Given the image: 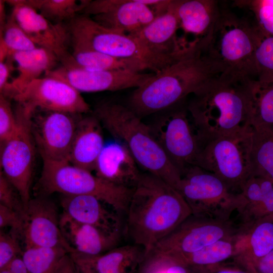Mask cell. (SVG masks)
I'll list each match as a JSON object with an SVG mask.
<instances>
[{
	"label": "cell",
	"instance_id": "cell-1",
	"mask_svg": "<svg viewBox=\"0 0 273 273\" xmlns=\"http://www.w3.org/2000/svg\"><path fill=\"white\" fill-rule=\"evenodd\" d=\"M208 43L200 42L182 49L170 64L134 90L127 106L141 118L158 114L185 102L220 76L223 69Z\"/></svg>",
	"mask_w": 273,
	"mask_h": 273
},
{
	"label": "cell",
	"instance_id": "cell-2",
	"mask_svg": "<svg viewBox=\"0 0 273 273\" xmlns=\"http://www.w3.org/2000/svg\"><path fill=\"white\" fill-rule=\"evenodd\" d=\"M256 81L222 73L186 100L202 146L221 136L250 127Z\"/></svg>",
	"mask_w": 273,
	"mask_h": 273
},
{
	"label": "cell",
	"instance_id": "cell-3",
	"mask_svg": "<svg viewBox=\"0 0 273 273\" xmlns=\"http://www.w3.org/2000/svg\"><path fill=\"white\" fill-rule=\"evenodd\" d=\"M123 235L146 256L159 241L192 215L180 193L158 177L142 173L126 212Z\"/></svg>",
	"mask_w": 273,
	"mask_h": 273
},
{
	"label": "cell",
	"instance_id": "cell-4",
	"mask_svg": "<svg viewBox=\"0 0 273 273\" xmlns=\"http://www.w3.org/2000/svg\"><path fill=\"white\" fill-rule=\"evenodd\" d=\"M93 113L115 140L127 147L140 167L177 190L180 173L141 117L127 105L111 100L100 102Z\"/></svg>",
	"mask_w": 273,
	"mask_h": 273
},
{
	"label": "cell",
	"instance_id": "cell-5",
	"mask_svg": "<svg viewBox=\"0 0 273 273\" xmlns=\"http://www.w3.org/2000/svg\"><path fill=\"white\" fill-rule=\"evenodd\" d=\"M262 34L255 23L220 6L208 47L223 73L256 81L254 55Z\"/></svg>",
	"mask_w": 273,
	"mask_h": 273
},
{
	"label": "cell",
	"instance_id": "cell-6",
	"mask_svg": "<svg viewBox=\"0 0 273 273\" xmlns=\"http://www.w3.org/2000/svg\"><path fill=\"white\" fill-rule=\"evenodd\" d=\"M37 196L54 193L95 197L120 214H125L134 189L107 181L70 163L43 161Z\"/></svg>",
	"mask_w": 273,
	"mask_h": 273
},
{
	"label": "cell",
	"instance_id": "cell-7",
	"mask_svg": "<svg viewBox=\"0 0 273 273\" xmlns=\"http://www.w3.org/2000/svg\"><path fill=\"white\" fill-rule=\"evenodd\" d=\"M67 25L70 43L114 58L139 61L154 73L170 64L178 55L163 56L156 54L133 37L105 27L85 14L78 15Z\"/></svg>",
	"mask_w": 273,
	"mask_h": 273
},
{
	"label": "cell",
	"instance_id": "cell-8",
	"mask_svg": "<svg viewBox=\"0 0 273 273\" xmlns=\"http://www.w3.org/2000/svg\"><path fill=\"white\" fill-rule=\"evenodd\" d=\"M251 132L252 126L204 144L196 166L215 174L231 190L240 193L251 176Z\"/></svg>",
	"mask_w": 273,
	"mask_h": 273
},
{
	"label": "cell",
	"instance_id": "cell-9",
	"mask_svg": "<svg viewBox=\"0 0 273 273\" xmlns=\"http://www.w3.org/2000/svg\"><path fill=\"white\" fill-rule=\"evenodd\" d=\"M158 114L156 120L148 125L181 176L186 170L196 165L202 145L198 132L186 101Z\"/></svg>",
	"mask_w": 273,
	"mask_h": 273
},
{
	"label": "cell",
	"instance_id": "cell-10",
	"mask_svg": "<svg viewBox=\"0 0 273 273\" xmlns=\"http://www.w3.org/2000/svg\"><path fill=\"white\" fill-rule=\"evenodd\" d=\"M177 190L192 214L198 217L230 220L239 204V193L231 190L215 174L197 166L183 173Z\"/></svg>",
	"mask_w": 273,
	"mask_h": 273
},
{
	"label": "cell",
	"instance_id": "cell-11",
	"mask_svg": "<svg viewBox=\"0 0 273 273\" xmlns=\"http://www.w3.org/2000/svg\"><path fill=\"white\" fill-rule=\"evenodd\" d=\"M14 112L17 127L12 136L1 147V167L18 191L26 209L31 199L36 149L31 130L32 112L19 103Z\"/></svg>",
	"mask_w": 273,
	"mask_h": 273
},
{
	"label": "cell",
	"instance_id": "cell-12",
	"mask_svg": "<svg viewBox=\"0 0 273 273\" xmlns=\"http://www.w3.org/2000/svg\"><path fill=\"white\" fill-rule=\"evenodd\" d=\"M238 233L231 220L190 215L159 241L146 257L171 256L193 253Z\"/></svg>",
	"mask_w": 273,
	"mask_h": 273
},
{
	"label": "cell",
	"instance_id": "cell-13",
	"mask_svg": "<svg viewBox=\"0 0 273 273\" xmlns=\"http://www.w3.org/2000/svg\"><path fill=\"white\" fill-rule=\"evenodd\" d=\"M170 1H89L83 14L101 25L113 30L133 35L143 29L168 7Z\"/></svg>",
	"mask_w": 273,
	"mask_h": 273
},
{
	"label": "cell",
	"instance_id": "cell-14",
	"mask_svg": "<svg viewBox=\"0 0 273 273\" xmlns=\"http://www.w3.org/2000/svg\"><path fill=\"white\" fill-rule=\"evenodd\" d=\"M82 114L36 110L31 118V130L36 149L42 161L69 163L76 128Z\"/></svg>",
	"mask_w": 273,
	"mask_h": 273
},
{
	"label": "cell",
	"instance_id": "cell-15",
	"mask_svg": "<svg viewBox=\"0 0 273 273\" xmlns=\"http://www.w3.org/2000/svg\"><path fill=\"white\" fill-rule=\"evenodd\" d=\"M12 99L32 112L41 110L82 114L90 110L79 92L50 76L34 80Z\"/></svg>",
	"mask_w": 273,
	"mask_h": 273
},
{
	"label": "cell",
	"instance_id": "cell-16",
	"mask_svg": "<svg viewBox=\"0 0 273 273\" xmlns=\"http://www.w3.org/2000/svg\"><path fill=\"white\" fill-rule=\"evenodd\" d=\"M47 197L31 199L25 209L21 235L25 248L62 247L73 253L60 230L57 207Z\"/></svg>",
	"mask_w": 273,
	"mask_h": 273
},
{
	"label": "cell",
	"instance_id": "cell-17",
	"mask_svg": "<svg viewBox=\"0 0 273 273\" xmlns=\"http://www.w3.org/2000/svg\"><path fill=\"white\" fill-rule=\"evenodd\" d=\"M6 3L12 7L11 14L38 47L53 52L60 62L70 55L68 47L71 38L67 24L51 22L22 0L6 1Z\"/></svg>",
	"mask_w": 273,
	"mask_h": 273
},
{
	"label": "cell",
	"instance_id": "cell-18",
	"mask_svg": "<svg viewBox=\"0 0 273 273\" xmlns=\"http://www.w3.org/2000/svg\"><path fill=\"white\" fill-rule=\"evenodd\" d=\"M152 73L126 70L90 71L75 66H62L47 72L80 93L117 91L141 86Z\"/></svg>",
	"mask_w": 273,
	"mask_h": 273
},
{
	"label": "cell",
	"instance_id": "cell-19",
	"mask_svg": "<svg viewBox=\"0 0 273 273\" xmlns=\"http://www.w3.org/2000/svg\"><path fill=\"white\" fill-rule=\"evenodd\" d=\"M59 225L74 252L89 256L100 255L118 246L123 234L77 222L63 213L60 217Z\"/></svg>",
	"mask_w": 273,
	"mask_h": 273
},
{
	"label": "cell",
	"instance_id": "cell-20",
	"mask_svg": "<svg viewBox=\"0 0 273 273\" xmlns=\"http://www.w3.org/2000/svg\"><path fill=\"white\" fill-rule=\"evenodd\" d=\"M94 170L97 176L130 189L135 187L142 174L127 147L115 140L105 144Z\"/></svg>",
	"mask_w": 273,
	"mask_h": 273
},
{
	"label": "cell",
	"instance_id": "cell-21",
	"mask_svg": "<svg viewBox=\"0 0 273 273\" xmlns=\"http://www.w3.org/2000/svg\"><path fill=\"white\" fill-rule=\"evenodd\" d=\"M60 203L63 213L77 222L108 232L123 233L121 214L107 208L106 203L95 197L62 194Z\"/></svg>",
	"mask_w": 273,
	"mask_h": 273
},
{
	"label": "cell",
	"instance_id": "cell-22",
	"mask_svg": "<svg viewBox=\"0 0 273 273\" xmlns=\"http://www.w3.org/2000/svg\"><path fill=\"white\" fill-rule=\"evenodd\" d=\"M176 1H171L167 8L159 14L139 33L130 35L152 52L172 56L181 49L177 31L179 23L176 13Z\"/></svg>",
	"mask_w": 273,
	"mask_h": 273
},
{
	"label": "cell",
	"instance_id": "cell-23",
	"mask_svg": "<svg viewBox=\"0 0 273 273\" xmlns=\"http://www.w3.org/2000/svg\"><path fill=\"white\" fill-rule=\"evenodd\" d=\"M220 5L212 0H177L179 28L195 36L196 42L209 39L217 19Z\"/></svg>",
	"mask_w": 273,
	"mask_h": 273
},
{
	"label": "cell",
	"instance_id": "cell-24",
	"mask_svg": "<svg viewBox=\"0 0 273 273\" xmlns=\"http://www.w3.org/2000/svg\"><path fill=\"white\" fill-rule=\"evenodd\" d=\"M102 125L93 113L78 121L69 156V163L90 172L95 170L105 143Z\"/></svg>",
	"mask_w": 273,
	"mask_h": 273
},
{
	"label": "cell",
	"instance_id": "cell-25",
	"mask_svg": "<svg viewBox=\"0 0 273 273\" xmlns=\"http://www.w3.org/2000/svg\"><path fill=\"white\" fill-rule=\"evenodd\" d=\"M11 57L17 65L18 75L1 94L11 100L41 74L54 69L60 62L53 52L41 47L15 53Z\"/></svg>",
	"mask_w": 273,
	"mask_h": 273
},
{
	"label": "cell",
	"instance_id": "cell-26",
	"mask_svg": "<svg viewBox=\"0 0 273 273\" xmlns=\"http://www.w3.org/2000/svg\"><path fill=\"white\" fill-rule=\"evenodd\" d=\"M237 248V254L232 259L248 269L269 253L273 250V217L261 220L239 231Z\"/></svg>",
	"mask_w": 273,
	"mask_h": 273
},
{
	"label": "cell",
	"instance_id": "cell-27",
	"mask_svg": "<svg viewBox=\"0 0 273 273\" xmlns=\"http://www.w3.org/2000/svg\"><path fill=\"white\" fill-rule=\"evenodd\" d=\"M74 253L98 273H138L146 256L143 246L132 243L117 246L98 256Z\"/></svg>",
	"mask_w": 273,
	"mask_h": 273
},
{
	"label": "cell",
	"instance_id": "cell-28",
	"mask_svg": "<svg viewBox=\"0 0 273 273\" xmlns=\"http://www.w3.org/2000/svg\"><path fill=\"white\" fill-rule=\"evenodd\" d=\"M237 251L236 234L220 239L192 253L150 257L164 259L171 262L191 268L208 266L224 262L234 258Z\"/></svg>",
	"mask_w": 273,
	"mask_h": 273
},
{
	"label": "cell",
	"instance_id": "cell-29",
	"mask_svg": "<svg viewBox=\"0 0 273 273\" xmlns=\"http://www.w3.org/2000/svg\"><path fill=\"white\" fill-rule=\"evenodd\" d=\"M71 45L73 62L68 66L90 71L126 70L142 72L149 70L146 65L139 61L114 58L77 44Z\"/></svg>",
	"mask_w": 273,
	"mask_h": 273
},
{
	"label": "cell",
	"instance_id": "cell-30",
	"mask_svg": "<svg viewBox=\"0 0 273 273\" xmlns=\"http://www.w3.org/2000/svg\"><path fill=\"white\" fill-rule=\"evenodd\" d=\"M250 176L273 181V127L252 126Z\"/></svg>",
	"mask_w": 273,
	"mask_h": 273
},
{
	"label": "cell",
	"instance_id": "cell-31",
	"mask_svg": "<svg viewBox=\"0 0 273 273\" xmlns=\"http://www.w3.org/2000/svg\"><path fill=\"white\" fill-rule=\"evenodd\" d=\"M37 10L52 23L58 24L70 21L82 13L89 1L75 0H22Z\"/></svg>",
	"mask_w": 273,
	"mask_h": 273
},
{
	"label": "cell",
	"instance_id": "cell-32",
	"mask_svg": "<svg viewBox=\"0 0 273 273\" xmlns=\"http://www.w3.org/2000/svg\"><path fill=\"white\" fill-rule=\"evenodd\" d=\"M68 252L62 247L25 248L21 257L28 273H55L61 259Z\"/></svg>",
	"mask_w": 273,
	"mask_h": 273
},
{
	"label": "cell",
	"instance_id": "cell-33",
	"mask_svg": "<svg viewBox=\"0 0 273 273\" xmlns=\"http://www.w3.org/2000/svg\"><path fill=\"white\" fill-rule=\"evenodd\" d=\"M251 125L253 127H273V82L261 84L255 82Z\"/></svg>",
	"mask_w": 273,
	"mask_h": 273
},
{
	"label": "cell",
	"instance_id": "cell-34",
	"mask_svg": "<svg viewBox=\"0 0 273 273\" xmlns=\"http://www.w3.org/2000/svg\"><path fill=\"white\" fill-rule=\"evenodd\" d=\"M37 47L11 14L5 25L0 28V50L7 53L9 57L15 53Z\"/></svg>",
	"mask_w": 273,
	"mask_h": 273
},
{
	"label": "cell",
	"instance_id": "cell-35",
	"mask_svg": "<svg viewBox=\"0 0 273 273\" xmlns=\"http://www.w3.org/2000/svg\"><path fill=\"white\" fill-rule=\"evenodd\" d=\"M254 65L258 83L273 82V36L262 33L255 50Z\"/></svg>",
	"mask_w": 273,
	"mask_h": 273
},
{
	"label": "cell",
	"instance_id": "cell-36",
	"mask_svg": "<svg viewBox=\"0 0 273 273\" xmlns=\"http://www.w3.org/2000/svg\"><path fill=\"white\" fill-rule=\"evenodd\" d=\"M246 1L253 12L256 25L266 35L273 36V0Z\"/></svg>",
	"mask_w": 273,
	"mask_h": 273
},
{
	"label": "cell",
	"instance_id": "cell-37",
	"mask_svg": "<svg viewBox=\"0 0 273 273\" xmlns=\"http://www.w3.org/2000/svg\"><path fill=\"white\" fill-rule=\"evenodd\" d=\"M9 98L0 95L1 147L12 136L17 127V121Z\"/></svg>",
	"mask_w": 273,
	"mask_h": 273
},
{
	"label": "cell",
	"instance_id": "cell-38",
	"mask_svg": "<svg viewBox=\"0 0 273 273\" xmlns=\"http://www.w3.org/2000/svg\"><path fill=\"white\" fill-rule=\"evenodd\" d=\"M21 238L16 232L11 230L6 233L0 231V269L6 267L16 258L22 256L23 251L19 244Z\"/></svg>",
	"mask_w": 273,
	"mask_h": 273
},
{
	"label": "cell",
	"instance_id": "cell-39",
	"mask_svg": "<svg viewBox=\"0 0 273 273\" xmlns=\"http://www.w3.org/2000/svg\"><path fill=\"white\" fill-rule=\"evenodd\" d=\"M0 204L24 217L25 208L20 195L2 171L0 173Z\"/></svg>",
	"mask_w": 273,
	"mask_h": 273
},
{
	"label": "cell",
	"instance_id": "cell-40",
	"mask_svg": "<svg viewBox=\"0 0 273 273\" xmlns=\"http://www.w3.org/2000/svg\"><path fill=\"white\" fill-rule=\"evenodd\" d=\"M194 273H255L237 263L226 261L202 267L189 268Z\"/></svg>",
	"mask_w": 273,
	"mask_h": 273
},
{
	"label": "cell",
	"instance_id": "cell-41",
	"mask_svg": "<svg viewBox=\"0 0 273 273\" xmlns=\"http://www.w3.org/2000/svg\"><path fill=\"white\" fill-rule=\"evenodd\" d=\"M23 217L17 212L0 204V228L10 227L21 237Z\"/></svg>",
	"mask_w": 273,
	"mask_h": 273
},
{
	"label": "cell",
	"instance_id": "cell-42",
	"mask_svg": "<svg viewBox=\"0 0 273 273\" xmlns=\"http://www.w3.org/2000/svg\"><path fill=\"white\" fill-rule=\"evenodd\" d=\"M249 269L255 273H273V250L256 261Z\"/></svg>",
	"mask_w": 273,
	"mask_h": 273
},
{
	"label": "cell",
	"instance_id": "cell-43",
	"mask_svg": "<svg viewBox=\"0 0 273 273\" xmlns=\"http://www.w3.org/2000/svg\"><path fill=\"white\" fill-rule=\"evenodd\" d=\"M13 61L11 57L7 58V61L0 62V93H2L10 82L9 78L12 70Z\"/></svg>",
	"mask_w": 273,
	"mask_h": 273
},
{
	"label": "cell",
	"instance_id": "cell-44",
	"mask_svg": "<svg viewBox=\"0 0 273 273\" xmlns=\"http://www.w3.org/2000/svg\"><path fill=\"white\" fill-rule=\"evenodd\" d=\"M55 273H77V266L69 253L60 260Z\"/></svg>",
	"mask_w": 273,
	"mask_h": 273
},
{
	"label": "cell",
	"instance_id": "cell-45",
	"mask_svg": "<svg viewBox=\"0 0 273 273\" xmlns=\"http://www.w3.org/2000/svg\"><path fill=\"white\" fill-rule=\"evenodd\" d=\"M80 273H98L88 263L83 260L73 253H69Z\"/></svg>",
	"mask_w": 273,
	"mask_h": 273
},
{
	"label": "cell",
	"instance_id": "cell-46",
	"mask_svg": "<svg viewBox=\"0 0 273 273\" xmlns=\"http://www.w3.org/2000/svg\"><path fill=\"white\" fill-rule=\"evenodd\" d=\"M5 3L6 1H0V28L3 27L7 20L5 12Z\"/></svg>",
	"mask_w": 273,
	"mask_h": 273
},
{
	"label": "cell",
	"instance_id": "cell-47",
	"mask_svg": "<svg viewBox=\"0 0 273 273\" xmlns=\"http://www.w3.org/2000/svg\"><path fill=\"white\" fill-rule=\"evenodd\" d=\"M0 273H11L9 268L6 266L1 269H0Z\"/></svg>",
	"mask_w": 273,
	"mask_h": 273
},
{
	"label": "cell",
	"instance_id": "cell-48",
	"mask_svg": "<svg viewBox=\"0 0 273 273\" xmlns=\"http://www.w3.org/2000/svg\"><path fill=\"white\" fill-rule=\"evenodd\" d=\"M77 273H80V271H79V270L78 268L77 267Z\"/></svg>",
	"mask_w": 273,
	"mask_h": 273
}]
</instances>
